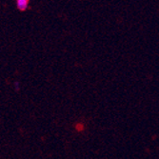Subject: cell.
Masks as SVG:
<instances>
[{"instance_id":"2","label":"cell","mask_w":159,"mask_h":159,"mask_svg":"<svg viewBox=\"0 0 159 159\" xmlns=\"http://www.w3.org/2000/svg\"><path fill=\"white\" fill-rule=\"evenodd\" d=\"M13 88H14V90H16V91H19L20 85H19V82L18 81H16V82L13 83Z\"/></svg>"},{"instance_id":"1","label":"cell","mask_w":159,"mask_h":159,"mask_svg":"<svg viewBox=\"0 0 159 159\" xmlns=\"http://www.w3.org/2000/svg\"><path fill=\"white\" fill-rule=\"evenodd\" d=\"M29 4H30V0H16V8L21 11H26L29 7Z\"/></svg>"}]
</instances>
